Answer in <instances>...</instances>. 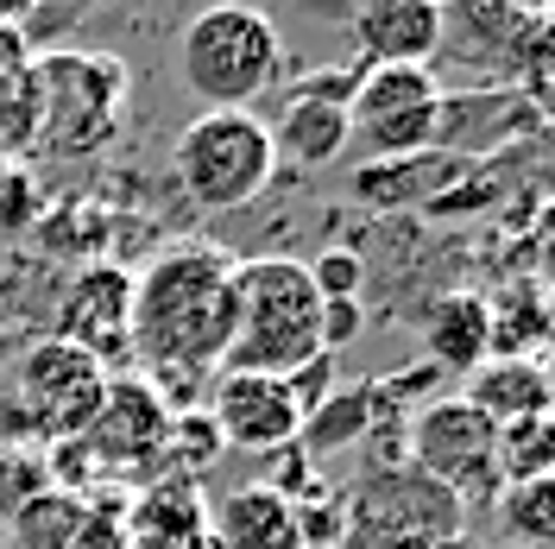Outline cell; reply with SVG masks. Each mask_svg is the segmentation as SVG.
Returning <instances> with one entry per match:
<instances>
[{
    "label": "cell",
    "mask_w": 555,
    "mask_h": 549,
    "mask_svg": "<svg viewBox=\"0 0 555 549\" xmlns=\"http://www.w3.org/2000/svg\"><path fill=\"white\" fill-rule=\"evenodd\" d=\"M442 82L436 69H360L353 76V95H347V127H353V145L373 158V165H404V158H423L436 152V133H442Z\"/></svg>",
    "instance_id": "obj_6"
},
{
    "label": "cell",
    "mask_w": 555,
    "mask_h": 549,
    "mask_svg": "<svg viewBox=\"0 0 555 549\" xmlns=\"http://www.w3.org/2000/svg\"><path fill=\"white\" fill-rule=\"evenodd\" d=\"M347 95H353V76H315L304 89H291V102L272 127V152L291 158V165H335L347 145H353V127H347Z\"/></svg>",
    "instance_id": "obj_12"
},
{
    "label": "cell",
    "mask_w": 555,
    "mask_h": 549,
    "mask_svg": "<svg viewBox=\"0 0 555 549\" xmlns=\"http://www.w3.org/2000/svg\"><path fill=\"white\" fill-rule=\"evenodd\" d=\"M360 322H366V316H360V304H322V354L335 360V354L360 335Z\"/></svg>",
    "instance_id": "obj_26"
},
{
    "label": "cell",
    "mask_w": 555,
    "mask_h": 549,
    "mask_svg": "<svg viewBox=\"0 0 555 549\" xmlns=\"http://www.w3.org/2000/svg\"><path fill=\"white\" fill-rule=\"evenodd\" d=\"M208 549H304L297 506L278 499L272 486H234L208 506Z\"/></svg>",
    "instance_id": "obj_14"
},
{
    "label": "cell",
    "mask_w": 555,
    "mask_h": 549,
    "mask_svg": "<svg viewBox=\"0 0 555 549\" xmlns=\"http://www.w3.org/2000/svg\"><path fill=\"white\" fill-rule=\"evenodd\" d=\"M165 455H171L177 474L190 481V474L215 468V455H228V448H221V430L208 423V411H177L171 417V436H165Z\"/></svg>",
    "instance_id": "obj_22"
},
{
    "label": "cell",
    "mask_w": 555,
    "mask_h": 549,
    "mask_svg": "<svg viewBox=\"0 0 555 549\" xmlns=\"http://www.w3.org/2000/svg\"><path fill=\"white\" fill-rule=\"evenodd\" d=\"M234 253L215 241H171L133 272V360L177 411H203L234 342Z\"/></svg>",
    "instance_id": "obj_1"
},
{
    "label": "cell",
    "mask_w": 555,
    "mask_h": 549,
    "mask_svg": "<svg viewBox=\"0 0 555 549\" xmlns=\"http://www.w3.org/2000/svg\"><path fill=\"white\" fill-rule=\"evenodd\" d=\"M38 82V158H89L120 133V102H127V64L82 44H44L33 58Z\"/></svg>",
    "instance_id": "obj_4"
},
{
    "label": "cell",
    "mask_w": 555,
    "mask_h": 549,
    "mask_svg": "<svg viewBox=\"0 0 555 549\" xmlns=\"http://www.w3.org/2000/svg\"><path fill=\"white\" fill-rule=\"evenodd\" d=\"M366 430H373V385H347V392H328V398L304 417L297 448H304V455H335V448L360 443Z\"/></svg>",
    "instance_id": "obj_19"
},
{
    "label": "cell",
    "mask_w": 555,
    "mask_h": 549,
    "mask_svg": "<svg viewBox=\"0 0 555 549\" xmlns=\"http://www.w3.org/2000/svg\"><path fill=\"white\" fill-rule=\"evenodd\" d=\"M69 549H133V537H127V499H89V518L69 537Z\"/></svg>",
    "instance_id": "obj_25"
},
{
    "label": "cell",
    "mask_w": 555,
    "mask_h": 549,
    "mask_svg": "<svg viewBox=\"0 0 555 549\" xmlns=\"http://www.w3.org/2000/svg\"><path fill=\"white\" fill-rule=\"evenodd\" d=\"M177 190L208 215L259 203L278 177V152L259 114H196L171 145Z\"/></svg>",
    "instance_id": "obj_5"
},
{
    "label": "cell",
    "mask_w": 555,
    "mask_h": 549,
    "mask_svg": "<svg viewBox=\"0 0 555 549\" xmlns=\"http://www.w3.org/2000/svg\"><path fill=\"white\" fill-rule=\"evenodd\" d=\"M555 474V417H530V423H512L499 430V481H550Z\"/></svg>",
    "instance_id": "obj_20"
},
{
    "label": "cell",
    "mask_w": 555,
    "mask_h": 549,
    "mask_svg": "<svg viewBox=\"0 0 555 549\" xmlns=\"http://www.w3.org/2000/svg\"><path fill=\"white\" fill-rule=\"evenodd\" d=\"M461 398L492 423V430H512L530 417H550V385H543V360H524V354H499L467 373Z\"/></svg>",
    "instance_id": "obj_17"
},
{
    "label": "cell",
    "mask_w": 555,
    "mask_h": 549,
    "mask_svg": "<svg viewBox=\"0 0 555 549\" xmlns=\"http://www.w3.org/2000/svg\"><path fill=\"white\" fill-rule=\"evenodd\" d=\"M416 335H423V354H429L436 373H474L492 354V304L474 297V291H449V297H436L423 309Z\"/></svg>",
    "instance_id": "obj_15"
},
{
    "label": "cell",
    "mask_w": 555,
    "mask_h": 549,
    "mask_svg": "<svg viewBox=\"0 0 555 549\" xmlns=\"http://www.w3.org/2000/svg\"><path fill=\"white\" fill-rule=\"evenodd\" d=\"M171 436V405L145 385L139 373H114L102 392V411L82 430V443L95 455V468H145L165 455Z\"/></svg>",
    "instance_id": "obj_11"
},
{
    "label": "cell",
    "mask_w": 555,
    "mask_h": 549,
    "mask_svg": "<svg viewBox=\"0 0 555 549\" xmlns=\"http://www.w3.org/2000/svg\"><path fill=\"white\" fill-rule=\"evenodd\" d=\"M51 335L76 342L82 354H95L107 373H114L133 354V272L120 259L82 266V278L69 284L64 304H57V329Z\"/></svg>",
    "instance_id": "obj_10"
},
{
    "label": "cell",
    "mask_w": 555,
    "mask_h": 549,
    "mask_svg": "<svg viewBox=\"0 0 555 549\" xmlns=\"http://www.w3.org/2000/svg\"><path fill=\"white\" fill-rule=\"evenodd\" d=\"M44 455L33 448H0V518H13L33 493H44Z\"/></svg>",
    "instance_id": "obj_24"
},
{
    "label": "cell",
    "mask_w": 555,
    "mask_h": 549,
    "mask_svg": "<svg viewBox=\"0 0 555 549\" xmlns=\"http://www.w3.org/2000/svg\"><path fill=\"white\" fill-rule=\"evenodd\" d=\"M26 215H38L33 183H26L20 171H7L0 177V228H26Z\"/></svg>",
    "instance_id": "obj_27"
},
{
    "label": "cell",
    "mask_w": 555,
    "mask_h": 549,
    "mask_svg": "<svg viewBox=\"0 0 555 549\" xmlns=\"http://www.w3.org/2000/svg\"><path fill=\"white\" fill-rule=\"evenodd\" d=\"M411 468L423 481L454 493L461 506H499V430L486 423L461 392L454 398H429L411 417Z\"/></svg>",
    "instance_id": "obj_7"
},
{
    "label": "cell",
    "mask_w": 555,
    "mask_h": 549,
    "mask_svg": "<svg viewBox=\"0 0 555 549\" xmlns=\"http://www.w3.org/2000/svg\"><path fill=\"white\" fill-rule=\"evenodd\" d=\"M543 20H550V26H555V7H550V13H543Z\"/></svg>",
    "instance_id": "obj_30"
},
{
    "label": "cell",
    "mask_w": 555,
    "mask_h": 549,
    "mask_svg": "<svg viewBox=\"0 0 555 549\" xmlns=\"http://www.w3.org/2000/svg\"><path fill=\"white\" fill-rule=\"evenodd\" d=\"M499 518L518 544L555 549V474L550 481H518L499 493Z\"/></svg>",
    "instance_id": "obj_21"
},
{
    "label": "cell",
    "mask_w": 555,
    "mask_h": 549,
    "mask_svg": "<svg viewBox=\"0 0 555 549\" xmlns=\"http://www.w3.org/2000/svg\"><path fill=\"white\" fill-rule=\"evenodd\" d=\"M543 385H550V417H555V342H550V360H543Z\"/></svg>",
    "instance_id": "obj_28"
},
{
    "label": "cell",
    "mask_w": 555,
    "mask_h": 549,
    "mask_svg": "<svg viewBox=\"0 0 555 549\" xmlns=\"http://www.w3.org/2000/svg\"><path fill=\"white\" fill-rule=\"evenodd\" d=\"M0 549H7V518H0Z\"/></svg>",
    "instance_id": "obj_29"
},
{
    "label": "cell",
    "mask_w": 555,
    "mask_h": 549,
    "mask_svg": "<svg viewBox=\"0 0 555 549\" xmlns=\"http://www.w3.org/2000/svg\"><path fill=\"white\" fill-rule=\"evenodd\" d=\"M177 82L203 114H253L284 82V38L259 7H208L177 33Z\"/></svg>",
    "instance_id": "obj_3"
},
{
    "label": "cell",
    "mask_w": 555,
    "mask_h": 549,
    "mask_svg": "<svg viewBox=\"0 0 555 549\" xmlns=\"http://www.w3.org/2000/svg\"><path fill=\"white\" fill-rule=\"evenodd\" d=\"M0 26H7V13H0Z\"/></svg>",
    "instance_id": "obj_31"
},
{
    "label": "cell",
    "mask_w": 555,
    "mask_h": 549,
    "mask_svg": "<svg viewBox=\"0 0 555 549\" xmlns=\"http://www.w3.org/2000/svg\"><path fill=\"white\" fill-rule=\"evenodd\" d=\"M322 360V297H315L304 259L259 253L234 266V342L221 373L291 379Z\"/></svg>",
    "instance_id": "obj_2"
},
{
    "label": "cell",
    "mask_w": 555,
    "mask_h": 549,
    "mask_svg": "<svg viewBox=\"0 0 555 549\" xmlns=\"http://www.w3.org/2000/svg\"><path fill=\"white\" fill-rule=\"evenodd\" d=\"M203 411L221 430V448H241V455H278L304 436V411L291 385L266 373H215Z\"/></svg>",
    "instance_id": "obj_9"
},
{
    "label": "cell",
    "mask_w": 555,
    "mask_h": 549,
    "mask_svg": "<svg viewBox=\"0 0 555 549\" xmlns=\"http://www.w3.org/2000/svg\"><path fill=\"white\" fill-rule=\"evenodd\" d=\"M127 537H133V549H208L203 493L183 481V474L145 486L133 506H127Z\"/></svg>",
    "instance_id": "obj_16"
},
{
    "label": "cell",
    "mask_w": 555,
    "mask_h": 549,
    "mask_svg": "<svg viewBox=\"0 0 555 549\" xmlns=\"http://www.w3.org/2000/svg\"><path fill=\"white\" fill-rule=\"evenodd\" d=\"M347 33L366 51V69H429L436 51L449 44V13L436 0H366L347 13Z\"/></svg>",
    "instance_id": "obj_13"
},
{
    "label": "cell",
    "mask_w": 555,
    "mask_h": 549,
    "mask_svg": "<svg viewBox=\"0 0 555 549\" xmlns=\"http://www.w3.org/2000/svg\"><path fill=\"white\" fill-rule=\"evenodd\" d=\"M82 518H89V499L44 486V493H33L20 512L7 518V544L13 549H69V537L82 531Z\"/></svg>",
    "instance_id": "obj_18"
},
{
    "label": "cell",
    "mask_w": 555,
    "mask_h": 549,
    "mask_svg": "<svg viewBox=\"0 0 555 549\" xmlns=\"http://www.w3.org/2000/svg\"><path fill=\"white\" fill-rule=\"evenodd\" d=\"M107 379L114 373H107L95 354H82V347L64 342V335H44V342H33L20 354V373H13L20 398H13V405L33 423L38 443H69V436H82V430L95 423Z\"/></svg>",
    "instance_id": "obj_8"
},
{
    "label": "cell",
    "mask_w": 555,
    "mask_h": 549,
    "mask_svg": "<svg viewBox=\"0 0 555 549\" xmlns=\"http://www.w3.org/2000/svg\"><path fill=\"white\" fill-rule=\"evenodd\" d=\"M315 297L322 304H360V284H366V259L353 246H322L315 259H304Z\"/></svg>",
    "instance_id": "obj_23"
}]
</instances>
